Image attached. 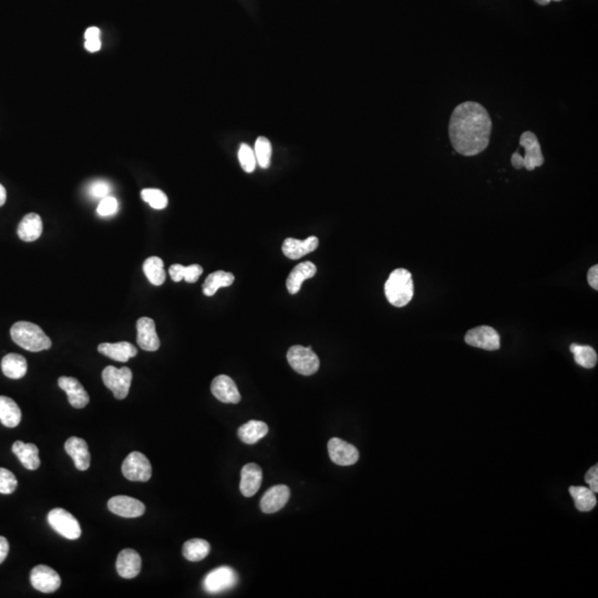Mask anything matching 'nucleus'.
Masks as SVG:
<instances>
[{"mask_svg":"<svg viewBox=\"0 0 598 598\" xmlns=\"http://www.w3.org/2000/svg\"><path fill=\"white\" fill-rule=\"evenodd\" d=\"M491 131L492 120L488 110L478 102H464L451 115V144L461 156H474L483 152L489 145Z\"/></svg>","mask_w":598,"mask_h":598,"instance_id":"1","label":"nucleus"},{"mask_svg":"<svg viewBox=\"0 0 598 598\" xmlns=\"http://www.w3.org/2000/svg\"><path fill=\"white\" fill-rule=\"evenodd\" d=\"M11 336L15 344L31 352H39L51 348V339L36 323L18 321L13 323Z\"/></svg>","mask_w":598,"mask_h":598,"instance_id":"2","label":"nucleus"},{"mask_svg":"<svg viewBox=\"0 0 598 598\" xmlns=\"http://www.w3.org/2000/svg\"><path fill=\"white\" fill-rule=\"evenodd\" d=\"M415 293L411 272L405 268H398L390 274L384 285V294L388 301L395 307H403L411 301Z\"/></svg>","mask_w":598,"mask_h":598,"instance_id":"3","label":"nucleus"},{"mask_svg":"<svg viewBox=\"0 0 598 598\" xmlns=\"http://www.w3.org/2000/svg\"><path fill=\"white\" fill-rule=\"evenodd\" d=\"M519 146L524 149V156H521L519 152L512 156V166L517 170L525 168L527 171H533L540 168L544 163L542 149L536 135L531 131H525L519 139Z\"/></svg>","mask_w":598,"mask_h":598,"instance_id":"4","label":"nucleus"},{"mask_svg":"<svg viewBox=\"0 0 598 598\" xmlns=\"http://www.w3.org/2000/svg\"><path fill=\"white\" fill-rule=\"evenodd\" d=\"M288 364L298 374L303 376H311L318 372L321 362L311 347L296 345L290 347L287 352Z\"/></svg>","mask_w":598,"mask_h":598,"instance_id":"5","label":"nucleus"},{"mask_svg":"<svg viewBox=\"0 0 598 598\" xmlns=\"http://www.w3.org/2000/svg\"><path fill=\"white\" fill-rule=\"evenodd\" d=\"M132 377V372L127 367H122L117 369L115 367L108 366L102 372L103 384L108 389L113 392L115 399L117 400L125 399L129 395Z\"/></svg>","mask_w":598,"mask_h":598,"instance_id":"6","label":"nucleus"},{"mask_svg":"<svg viewBox=\"0 0 598 598\" xmlns=\"http://www.w3.org/2000/svg\"><path fill=\"white\" fill-rule=\"evenodd\" d=\"M48 523L59 534L68 540H78L81 536V527L78 519L64 509L51 510L48 513Z\"/></svg>","mask_w":598,"mask_h":598,"instance_id":"7","label":"nucleus"},{"mask_svg":"<svg viewBox=\"0 0 598 598\" xmlns=\"http://www.w3.org/2000/svg\"><path fill=\"white\" fill-rule=\"evenodd\" d=\"M122 474L130 481L146 482L152 476V466L144 454L134 451L123 461Z\"/></svg>","mask_w":598,"mask_h":598,"instance_id":"8","label":"nucleus"},{"mask_svg":"<svg viewBox=\"0 0 598 598\" xmlns=\"http://www.w3.org/2000/svg\"><path fill=\"white\" fill-rule=\"evenodd\" d=\"M236 572L229 566L215 568L204 578L203 587L207 593L217 594L227 591L236 585Z\"/></svg>","mask_w":598,"mask_h":598,"instance_id":"9","label":"nucleus"},{"mask_svg":"<svg viewBox=\"0 0 598 598\" xmlns=\"http://www.w3.org/2000/svg\"><path fill=\"white\" fill-rule=\"evenodd\" d=\"M466 343L468 346L484 349L489 352L499 350L500 336L495 329L490 326H478L468 330L466 335Z\"/></svg>","mask_w":598,"mask_h":598,"instance_id":"10","label":"nucleus"},{"mask_svg":"<svg viewBox=\"0 0 598 598\" xmlns=\"http://www.w3.org/2000/svg\"><path fill=\"white\" fill-rule=\"evenodd\" d=\"M31 585L41 593L50 594L58 591L62 578L56 570L47 565L33 568L30 573Z\"/></svg>","mask_w":598,"mask_h":598,"instance_id":"11","label":"nucleus"},{"mask_svg":"<svg viewBox=\"0 0 598 598\" xmlns=\"http://www.w3.org/2000/svg\"><path fill=\"white\" fill-rule=\"evenodd\" d=\"M328 454L330 460L341 466H352L359 460L358 449L339 438L329 440Z\"/></svg>","mask_w":598,"mask_h":598,"instance_id":"12","label":"nucleus"},{"mask_svg":"<svg viewBox=\"0 0 598 598\" xmlns=\"http://www.w3.org/2000/svg\"><path fill=\"white\" fill-rule=\"evenodd\" d=\"M211 391L221 403H238L242 399L236 384L226 374H219L212 381Z\"/></svg>","mask_w":598,"mask_h":598,"instance_id":"13","label":"nucleus"},{"mask_svg":"<svg viewBox=\"0 0 598 598\" xmlns=\"http://www.w3.org/2000/svg\"><path fill=\"white\" fill-rule=\"evenodd\" d=\"M108 507L113 514L122 517H139L144 514L145 505L139 500L127 495H117L108 502Z\"/></svg>","mask_w":598,"mask_h":598,"instance_id":"14","label":"nucleus"},{"mask_svg":"<svg viewBox=\"0 0 598 598\" xmlns=\"http://www.w3.org/2000/svg\"><path fill=\"white\" fill-rule=\"evenodd\" d=\"M137 341L141 349L145 352H156L160 348L161 341L156 334V323L153 319L141 317L137 321Z\"/></svg>","mask_w":598,"mask_h":598,"instance_id":"15","label":"nucleus"},{"mask_svg":"<svg viewBox=\"0 0 598 598\" xmlns=\"http://www.w3.org/2000/svg\"><path fill=\"white\" fill-rule=\"evenodd\" d=\"M290 498V490L287 485L272 486L265 492L260 500V509L266 514H272L283 509Z\"/></svg>","mask_w":598,"mask_h":598,"instance_id":"16","label":"nucleus"},{"mask_svg":"<svg viewBox=\"0 0 598 598\" xmlns=\"http://www.w3.org/2000/svg\"><path fill=\"white\" fill-rule=\"evenodd\" d=\"M141 566H142V560H141L140 554L132 548H125L117 555L115 568H117V574L121 577L127 578V580L134 578L140 574Z\"/></svg>","mask_w":598,"mask_h":598,"instance_id":"17","label":"nucleus"},{"mask_svg":"<svg viewBox=\"0 0 598 598\" xmlns=\"http://www.w3.org/2000/svg\"><path fill=\"white\" fill-rule=\"evenodd\" d=\"M59 387L62 388L69 400L70 405L76 409H82L89 403L90 397L79 380L72 377H60L58 379Z\"/></svg>","mask_w":598,"mask_h":598,"instance_id":"18","label":"nucleus"},{"mask_svg":"<svg viewBox=\"0 0 598 598\" xmlns=\"http://www.w3.org/2000/svg\"><path fill=\"white\" fill-rule=\"evenodd\" d=\"M262 482L263 471L260 466L256 464H248L243 466L239 490L244 497H254L260 490Z\"/></svg>","mask_w":598,"mask_h":598,"instance_id":"19","label":"nucleus"},{"mask_svg":"<svg viewBox=\"0 0 598 598\" xmlns=\"http://www.w3.org/2000/svg\"><path fill=\"white\" fill-rule=\"evenodd\" d=\"M64 450L71 456L74 466L80 471L88 470L91 464L89 448L84 439L71 437L64 443Z\"/></svg>","mask_w":598,"mask_h":598,"instance_id":"20","label":"nucleus"},{"mask_svg":"<svg viewBox=\"0 0 598 598\" xmlns=\"http://www.w3.org/2000/svg\"><path fill=\"white\" fill-rule=\"evenodd\" d=\"M318 245L319 241L316 236H309L305 241L288 237L284 241L282 248H283V253L286 258H290V260H299L305 255L317 250Z\"/></svg>","mask_w":598,"mask_h":598,"instance_id":"21","label":"nucleus"},{"mask_svg":"<svg viewBox=\"0 0 598 598\" xmlns=\"http://www.w3.org/2000/svg\"><path fill=\"white\" fill-rule=\"evenodd\" d=\"M98 352L119 362H127L129 359L138 355V349L127 341H120L115 344L103 343L98 347Z\"/></svg>","mask_w":598,"mask_h":598,"instance_id":"22","label":"nucleus"},{"mask_svg":"<svg viewBox=\"0 0 598 598\" xmlns=\"http://www.w3.org/2000/svg\"><path fill=\"white\" fill-rule=\"evenodd\" d=\"M13 452L27 470L35 471L40 466L39 449L36 444L25 443L23 441H16L13 444Z\"/></svg>","mask_w":598,"mask_h":598,"instance_id":"23","label":"nucleus"},{"mask_svg":"<svg viewBox=\"0 0 598 598\" xmlns=\"http://www.w3.org/2000/svg\"><path fill=\"white\" fill-rule=\"evenodd\" d=\"M317 272V268L311 262H305L298 264L288 276L286 286L288 292L292 295H295L301 290V285L306 280L313 278Z\"/></svg>","mask_w":598,"mask_h":598,"instance_id":"24","label":"nucleus"},{"mask_svg":"<svg viewBox=\"0 0 598 598\" xmlns=\"http://www.w3.org/2000/svg\"><path fill=\"white\" fill-rule=\"evenodd\" d=\"M17 234L23 242H35L42 234V219L36 213H29L19 223Z\"/></svg>","mask_w":598,"mask_h":598,"instance_id":"25","label":"nucleus"},{"mask_svg":"<svg viewBox=\"0 0 598 598\" xmlns=\"http://www.w3.org/2000/svg\"><path fill=\"white\" fill-rule=\"evenodd\" d=\"M1 370L7 378L21 379L27 374L28 364L21 355L8 354L1 360Z\"/></svg>","mask_w":598,"mask_h":598,"instance_id":"26","label":"nucleus"},{"mask_svg":"<svg viewBox=\"0 0 598 598\" xmlns=\"http://www.w3.org/2000/svg\"><path fill=\"white\" fill-rule=\"evenodd\" d=\"M0 421L7 428H16L21 423V408L11 398L0 396Z\"/></svg>","mask_w":598,"mask_h":598,"instance_id":"27","label":"nucleus"},{"mask_svg":"<svg viewBox=\"0 0 598 598\" xmlns=\"http://www.w3.org/2000/svg\"><path fill=\"white\" fill-rule=\"evenodd\" d=\"M268 427L263 421L251 420L243 425L237 431V435L242 442L255 444L268 435Z\"/></svg>","mask_w":598,"mask_h":598,"instance_id":"28","label":"nucleus"},{"mask_svg":"<svg viewBox=\"0 0 598 598\" xmlns=\"http://www.w3.org/2000/svg\"><path fill=\"white\" fill-rule=\"evenodd\" d=\"M234 280L235 277L232 272H224V270L212 272L204 282L203 287H202L203 294L209 297L214 296L219 288L229 287L234 283Z\"/></svg>","mask_w":598,"mask_h":598,"instance_id":"29","label":"nucleus"},{"mask_svg":"<svg viewBox=\"0 0 598 598\" xmlns=\"http://www.w3.org/2000/svg\"><path fill=\"white\" fill-rule=\"evenodd\" d=\"M570 497L575 502V507L578 511L590 512L596 507L595 493L590 488L585 486H570Z\"/></svg>","mask_w":598,"mask_h":598,"instance_id":"30","label":"nucleus"},{"mask_svg":"<svg viewBox=\"0 0 598 598\" xmlns=\"http://www.w3.org/2000/svg\"><path fill=\"white\" fill-rule=\"evenodd\" d=\"M211 551V545L207 541L202 540V539H193V540L186 541L183 545V556L188 560L191 562H200L204 560L209 554Z\"/></svg>","mask_w":598,"mask_h":598,"instance_id":"31","label":"nucleus"},{"mask_svg":"<svg viewBox=\"0 0 598 598\" xmlns=\"http://www.w3.org/2000/svg\"><path fill=\"white\" fill-rule=\"evenodd\" d=\"M143 272L152 285L161 286L166 282V274L164 270L163 260L156 256H152L143 264Z\"/></svg>","mask_w":598,"mask_h":598,"instance_id":"32","label":"nucleus"},{"mask_svg":"<svg viewBox=\"0 0 598 598\" xmlns=\"http://www.w3.org/2000/svg\"><path fill=\"white\" fill-rule=\"evenodd\" d=\"M168 274L176 283L181 282L182 280H185L188 283H196L200 276L203 274V268L197 264L191 265L188 268L180 264H174L168 270Z\"/></svg>","mask_w":598,"mask_h":598,"instance_id":"33","label":"nucleus"},{"mask_svg":"<svg viewBox=\"0 0 598 598\" xmlns=\"http://www.w3.org/2000/svg\"><path fill=\"white\" fill-rule=\"evenodd\" d=\"M570 349L573 352L576 364L580 367L592 369L597 364V354L592 347L573 344L570 345Z\"/></svg>","mask_w":598,"mask_h":598,"instance_id":"34","label":"nucleus"},{"mask_svg":"<svg viewBox=\"0 0 598 598\" xmlns=\"http://www.w3.org/2000/svg\"><path fill=\"white\" fill-rule=\"evenodd\" d=\"M272 152V144H270V140L265 137H260L255 142L254 153L256 162L260 168H270Z\"/></svg>","mask_w":598,"mask_h":598,"instance_id":"35","label":"nucleus"},{"mask_svg":"<svg viewBox=\"0 0 598 598\" xmlns=\"http://www.w3.org/2000/svg\"><path fill=\"white\" fill-rule=\"evenodd\" d=\"M143 201L154 209H163L168 207V200L166 194L159 189H144L141 192Z\"/></svg>","mask_w":598,"mask_h":598,"instance_id":"36","label":"nucleus"},{"mask_svg":"<svg viewBox=\"0 0 598 598\" xmlns=\"http://www.w3.org/2000/svg\"><path fill=\"white\" fill-rule=\"evenodd\" d=\"M238 160L241 166L246 173L254 172L256 166H258L256 158H255L254 149L251 148L250 145L246 144V143H242L239 146Z\"/></svg>","mask_w":598,"mask_h":598,"instance_id":"37","label":"nucleus"},{"mask_svg":"<svg viewBox=\"0 0 598 598\" xmlns=\"http://www.w3.org/2000/svg\"><path fill=\"white\" fill-rule=\"evenodd\" d=\"M18 486V481L15 474L7 468H0V493L11 494Z\"/></svg>","mask_w":598,"mask_h":598,"instance_id":"38","label":"nucleus"},{"mask_svg":"<svg viewBox=\"0 0 598 598\" xmlns=\"http://www.w3.org/2000/svg\"><path fill=\"white\" fill-rule=\"evenodd\" d=\"M117 209H119V203H117V199L109 195L100 201L97 212L98 214L101 215V217H113L117 213Z\"/></svg>","mask_w":598,"mask_h":598,"instance_id":"39","label":"nucleus"},{"mask_svg":"<svg viewBox=\"0 0 598 598\" xmlns=\"http://www.w3.org/2000/svg\"><path fill=\"white\" fill-rule=\"evenodd\" d=\"M111 186L105 181H96L89 186V194L95 199H105L109 196Z\"/></svg>","mask_w":598,"mask_h":598,"instance_id":"40","label":"nucleus"},{"mask_svg":"<svg viewBox=\"0 0 598 598\" xmlns=\"http://www.w3.org/2000/svg\"><path fill=\"white\" fill-rule=\"evenodd\" d=\"M585 481L590 485V489L597 493L598 492V466H594L593 468L588 470L587 473L585 474Z\"/></svg>","mask_w":598,"mask_h":598,"instance_id":"41","label":"nucleus"},{"mask_svg":"<svg viewBox=\"0 0 598 598\" xmlns=\"http://www.w3.org/2000/svg\"><path fill=\"white\" fill-rule=\"evenodd\" d=\"M588 284L593 289H598V266L594 265L593 268H590L587 272Z\"/></svg>","mask_w":598,"mask_h":598,"instance_id":"42","label":"nucleus"},{"mask_svg":"<svg viewBox=\"0 0 598 598\" xmlns=\"http://www.w3.org/2000/svg\"><path fill=\"white\" fill-rule=\"evenodd\" d=\"M8 553H9V543L6 537L0 536V564L6 560Z\"/></svg>","mask_w":598,"mask_h":598,"instance_id":"43","label":"nucleus"},{"mask_svg":"<svg viewBox=\"0 0 598 598\" xmlns=\"http://www.w3.org/2000/svg\"><path fill=\"white\" fill-rule=\"evenodd\" d=\"M84 47L89 52H97L101 48V40L100 39H92V40H86Z\"/></svg>","mask_w":598,"mask_h":598,"instance_id":"44","label":"nucleus"},{"mask_svg":"<svg viewBox=\"0 0 598 598\" xmlns=\"http://www.w3.org/2000/svg\"><path fill=\"white\" fill-rule=\"evenodd\" d=\"M84 39L86 40H92V39H100V29L97 27H90L86 30L84 33Z\"/></svg>","mask_w":598,"mask_h":598,"instance_id":"45","label":"nucleus"},{"mask_svg":"<svg viewBox=\"0 0 598 598\" xmlns=\"http://www.w3.org/2000/svg\"><path fill=\"white\" fill-rule=\"evenodd\" d=\"M6 200H7V192H6L4 185L0 184V207H3L4 204L6 203Z\"/></svg>","mask_w":598,"mask_h":598,"instance_id":"46","label":"nucleus"},{"mask_svg":"<svg viewBox=\"0 0 598 598\" xmlns=\"http://www.w3.org/2000/svg\"><path fill=\"white\" fill-rule=\"evenodd\" d=\"M539 5L541 6H546L551 3V1H562V0H535Z\"/></svg>","mask_w":598,"mask_h":598,"instance_id":"47","label":"nucleus"}]
</instances>
